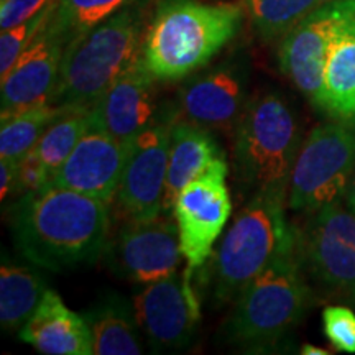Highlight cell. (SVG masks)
<instances>
[{
	"instance_id": "cell-9",
	"label": "cell",
	"mask_w": 355,
	"mask_h": 355,
	"mask_svg": "<svg viewBox=\"0 0 355 355\" xmlns=\"http://www.w3.org/2000/svg\"><path fill=\"white\" fill-rule=\"evenodd\" d=\"M355 20V0H331L283 37L279 69L314 107H322L324 71L336 38Z\"/></svg>"
},
{
	"instance_id": "cell-17",
	"label": "cell",
	"mask_w": 355,
	"mask_h": 355,
	"mask_svg": "<svg viewBox=\"0 0 355 355\" xmlns=\"http://www.w3.org/2000/svg\"><path fill=\"white\" fill-rule=\"evenodd\" d=\"M66 44L68 38L53 30L46 21L42 32L2 78L0 117L50 102L60 79Z\"/></svg>"
},
{
	"instance_id": "cell-1",
	"label": "cell",
	"mask_w": 355,
	"mask_h": 355,
	"mask_svg": "<svg viewBox=\"0 0 355 355\" xmlns=\"http://www.w3.org/2000/svg\"><path fill=\"white\" fill-rule=\"evenodd\" d=\"M12 237L25 260L50 272L91 265L110 237L109 204L46 184L25 193L10 211Z\"/></svg>"
},
{
	"instance_id": "cell-28",
	"label": "cell",
	"mask_w": 355,
	"mask_h": 355,
	"mask_svg": "<svg viewBox=\"0 0 355 355\" xmlns=\"http://www.w3.org/2000/svg\"><path fill=\"white\" fill-rule=\"evenodd\" d=\"M322 329L337 352L355 354V313L350 306H326L322 311Z\"/></svg>"
},
{
	"instance_id": "cell-31",
	"label": "cell",
	"mask_w": 355,
	"mask_h": 355,
	"mask_svg": "<svg viewBox=\"0 0 355 355\" xmlns=\"http://www.w3.org/2000/svg\"><path fill=\"white\" fill-rule=\"evenodd\" d=\"M19 166L20 163L0 158V196L6 202L13 194H19Z\"/></svg>"
},
{
	"instance_id": "cell-23",
	"label": "cell",
	"mask_w": 355,
	"mask_h": 355,
	"mask_svg": "<svg viewBox=\"0 0 355 355\" xmlns=\"http://www.w3.org/2000/svg\"><path fill=\"white\" fill-rule=\"evenodd\" d=\"M68 109L71 107L44 102L3 117L0 127V158L20 163L37 146L51 123Z\"/></svg>"
},
{
	"instance_id": "cell-29",
	"label": "cell",
	"mask_w": 355,
	"mask_h": 355,
	"mask_svg": "<svg viewBox=\"0 0 355 355\" xmlns=\"http://www.w3.org/2000/svg\"><path fill=\"white\" fill-rule=\"evenodd\" d=\"M55 0H2L0 3V28L8 30L21 21L38 15Z\"/></svg>"
},
{
	"instance_id": "cell-20",
	"label": "cell",
	"mask_w": 355,
	"mask_h": 355,
	"mask_svg": "<svg viewBox=\"0 0 355 355\" xmlns=\"http://www.w3.org/2000/svg\"><path fill=\"white\" fill-rule=\"evenodd\" d=\"M92 334L96 355H139L144 352L132 301L107 293L83 314Z\"/></svg>"
},
{
	"instance_id": "cell-11",
	"label": "cell",
	"mask_w": 355,
	"mask_h": 355,
	"mask_svg": "<svg viewBox=\"0 0 355 355\" xmlns=\"http://www.w3.org/2000/svg\"><path fill=\"white\" fill-rule=\"evenodd\" d=\"M191 279L189 270L183 275L175 272L133 293L137 322L153 352L181 350L196 337L201 311Z\"/></svg>"
},
{
	"instance_id": "cell-8",
	"label": "cell",
	"mask_w": 355,
	"mask_h": 355,
	"mask_svg": "<svg viewBox=\"0 0 355 355\" xmlns=\"http://www.w3.org/2000/svg\"><path fill=\"white\" fill-rule=\"evenodd\" d=\"M355 176V119H334L309 132L296 158L288 209L311 212L345 198Z\"/></svg>"
},
{
	"instance_id": "cell-32",
	"label": "cell",
	"mask_w": 355,
	"mask_h": 355,
	"mask_svg": "<svg viewBox=\"0 0 355 355\" xmlns=\"http://www.w3.org/2000/svg\"><path fill=\"white\" fill-rule=\"evenodd\" d=\"M301 354H304V355H327L329 352H327L326 349L318 347V345L304 344V345H301Z\"/></svg>"
},
{
	"instance_id": "cell-4",
	"label": "cell",
	"mask_w": 355,
	"mask_h": 355,
	"mask_svg": "<svg viewBox=\"0 0 355 355\" xmlns=\"http://www.w3.org/2000/svg\"><path fill=\"white\" fill-rule=\"evenodd\" d=\"M144 17L128 6L66 44L60 79L50 102L91 109L121 74L141 55Z\"/></svg>"
},
{
	"instance_id": "cell-18",
	"label": "cell",
	"mask_w": 355,
	"mask_h": 355,
	"mask_svg": "<svg viewBox=\"0 0 355 355\" xmlns=\"http://www.w3.org/2000/svg\"><path fill=\"white\" fill-rule=\"evenodd\" d=\"M20 339L40 354L91 355L92 334L83 314L64 304L56 291L46 290L32 318L19 331Z\"/></svg>"
},
{
	"instance_id": "cell-22",
	"label": "cell",
	"mask_w": 355,
	"mask_h": 355,
	"mask_svg": "<svg viewBox=\"0 0 355 355\" xmlns=\"http://www.w3.org/2000/svg\"><path fill=\"white\" fill-rule=\"evenodd\" d=\"M42 275L3 259L0 266V324L6 331H20L42 303Z\"/></svg>"
},
{
	"instance_id": "cell-19",
	"label": "cell",
	"mask_w": 355,
	"mask_h": 355,
	"mask_svg": "<svg viewBox=\"0 0 355 355\" xmlns=\"http://www.w3.org/2000/svg\"><path fill=\"white\" fill-rule=\"evenodd\" d=\"M224 159V152L212 137L211 130L194 125L183 119H176L171 127L163 211L173 209L178 194L186 184L206 175Z\"/></svg>"
},
{
	"instance_id": "cell-7",
	"label": "cell",
	"mask_w": 355,
	"mask_h": 355,
	"mask_svg": "<svg viewBox=\"0 0 355 355\" xmlns=\"http://www.w3.org/2000/svg\"><path fill=\"white\" fill-rule=\"evenodd\" d=\"M345 198L291 222L295 254L318 300L355 306V211Z\"/></svg>"
},
{
	"instance_id": "cell-30",
	"label": "cell",
	"mask_w": 355,
	"mask_h": 355,
	"mask_svg": "<svg viewBox=\"0 0 355 355\" xmlns=\"http://www.w3.org/2000/svg\"><path fill=\"white\" fill-rule=\"evenodd\" d=\"M51 173L35 155L30 152L19 166V194L30 193L50 183Z\"/></svg>"
},
{
	"instance_id": "cell-5",
	"label": "cell",
	"mask_w": 355,
	"mask_h": 355,
	"mask_svg": "<svg viewBox=\"0 0 355 355\" xmlns=\"http://www.w3.org/2000/svg\"><path fill=\"white\" fill-rule=\"evenodd\" d=\"M234 132V168L239 183L254 193L288 194L303 145V128L286 97L277 91L252 97Z\"/></svg>"
},
{
	"instance_id": "cell-13",
	"label": "cell",
	"mask_w": 355,
	"mask_h": 355,
	"mask_svg": "<svg viewBox=\"0 0 355 355\" xmlns=\"http://www.w3.org/2000/svg\"><path fill=\"white\" fill-rule=\"evenodd\" d=\"M157 81L140 55L92 105V125L123 144H130L146 128L159 122L176 121L178 110L159 104Z\"/></svg>"
},
{
	"instance_id": "cell-16",
	"label": "cell",
	"mask_w": 355,
	"mask_h": 355,
	"mask_svg": "<svg viewBox=\"0 0 355 355\" xmlns=\"http://www.w3.org/2000/svg\"><path fill=\"white\" fill-rule=\"evenodd\" d=\"M128 148L130 144H123L91 123L48 184L112 202L121 184Z\"/></svg>"
},
{
	"instance_id": "cell-3",
	"label": "cell",
	"mask_w": 355,
	"mask_h": 355,
	"mask_svg": "<svg viewBox=\"0 0 355 355\" xmlns=\"http://www.w3.org/2000/svg\"><path fill=\"white\" fill-rule=\"evenodd\" d=\"M318 303L295 254L293 227L270 265L234 301L225 337L243 352H270Z\"/></svg>"
},
{
	"instance_id": "cell-33",
	"label": "cell",
	"mask_w": 355,
	"mask_h": 355,
	"mask_svg": "<svg viewBox=\"0 0 355 355\" xmlns=\"http://www.w3.org/2000/svg\"><path fill=\"white\" fill-rule=\"evenodd\" d=\"M345 201H347L349 206L355 211V176H354L352 183H350V186H349L347 194H345Z\"/></svg>"
},
{
	"instance_id": "cell-14",
	"label": "cell",
	"mask_w": 355,
	"mask_h": 355,
	"mask_svg": "<svg viewBox=\"0 0 355 355\" xmlns=\"http://www.w3.org/2000/svg\"><path fill=\"white\" fill-rule=\"evenodd\" d=\"M159 122L130 141L115 204L127 219H152L163 214L171 127Z\"/></svg>"
},
{
	"instance_id": "cell-10",
	"label": "cell",
	"mask_w": 355,
	"mask_h": 355,
	"mask_svg": "<svg viewBox=\"0 0 355 355\" xmlns=\"http://www.w3.org/2000/svg\"><path fill=\"white\" fill-rule=\"evenodd\" d=\"M227 162H220L198 180L186 184L173 204L186 270L196 273L209 260L212 248L232 212Z\"/></svg>"
},
{
	"instance_id": "cell-15",
	"label": "cell",
	"mask_w": 355,
	"mask_h": 355,
	"mask_svg": "<svg viewBox=\"0 0 355 355\" xmlns=\"http://www.w3.org/2000/svg\"><path fill=\"white\" fill-rule=\"evenodd\" d=\"M248 74L239 63H224L191 79L178 96V119L207 130H235L248 104Z\"/></svg>"
},
{
	"instance_id": "cell-21",
	"label": "cell",
	"mask_w": 355,
	"mask_h": 355,
	"mask_svg": "<svg viewBox=\"0 0 355 355\" xmlns=\"http://www.w3.org/2000/svg\"><path fill=\"white\" fill-rule=\"evenodd\" d=\"M321 110L331 119H355V20L344 26L331 48Z\"/></svg>"
},
{
	"instance_id": "cell-24",
	"label": "cell",
	"mask_w": 355,
	"mask_h": 355,
	"mask_svg": "<svg viewBox=\"0 0 355 355\" xmlns=\"http://www.w3.org/2000/svg\"><path fill=\"white\" fill-rule=\"evenodd\" d=\"M91 123V109H68L44 132L32 153L48 168L53 176V173L63 165L71 152L76 148Z\"/></svg>"
},
{
	"instance_id": "cell-2",
	"label": "cell",
	"mask_w": 355,
	"mask_h": 355,
	"mask_svg": "<svg viewBox=\"0 0 355 355\" xmlns=\"http://www.w3.org/2000/svg\"><path fill=\"white\" fill-rule=\"evenodd\" d=\"M242 7L198 0H163L146 28L141 60L158 81L196 73L237 35Z\"/></svg>"
},
{
	"instance_id": "cell-27",
	"label": "cell",
	"mask_w": 355,
	"mask_h": 355,
	"mask_svg": "<svg viewBox=\"0 0 355 355\" xmlns=\"http://www.w3.org/2000/svg\"><path fill=\"white\" fill-rule=\"evenodd\" d=\"M55 6L56 0L50 7H46L32 19L21 21V24L12 26L8 30H2V35H0V76H6L21 53L25 51V48L42 32L43 26L50 20Z\"/></svg>"
},
{
	"instance_id": "cell-25",
	"label": "cell",
	"mask_w": 355,
	"mask_h": 355,
	"mask_svg": "<svg viewBox=\"0 0 355 355\" xmlns=\"http://www.w3.org/2000/svg\"><path fill=\"white\" fill-rule=\"evenodd\" d=\"M331 0H245L252 25L265 42L283 38L304 17Z\"/></svg>"
},
{
	"instance_id": "cell-26",
	"label": "cell",
	"mask_w": 355,
	"mask_h": 355,
	"mask_svg": "<svg viewBox=\"0 0 355 355\" xmlns=\"http://www.w3.org/2000/svg\"><path fill=\"white\" fill-rule=\"evenodd\" d=\"M135 0H56L48 25L68 38L110 19Z\"/></svg>"
},
{
	"instance_id": "cell-6",
	"label": "cell",
	"mask_w": 355,
	"mask_h": 355,
	"mask_svg": "<svg viewBox=\"0 0 355 355\" xmlns=\"http://www.w3.org/2000/svg\"><path fill=\"white\" fill-rule=\"evenodd\" d=\"M288 194L260 191L239 212L217 247L209 268L211 298L234 303L263 272L291 234L285 216Z\"/></svg>"
},
{
	"instance_id": "cell-12",
	"label": "cell",
	"mask_w": 355,
	"mask_h": 355,
	"mask_svg": "<svg viewBox=\"0 0 355 355\" xmlns=\"http://www.w3.org/2000/svg\"><path fill=\"white\" fill-rule=\"evenodd\" d=\"M102 257L115 275L137 285L170 277L184 259L176 220L163 214L127 219L114 237H109Z\"/></svg>"
}]
</instances>
